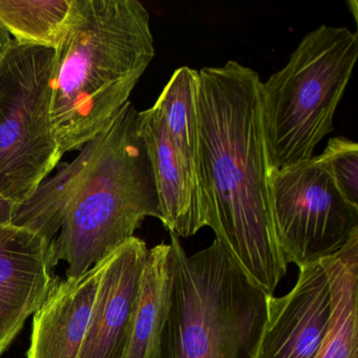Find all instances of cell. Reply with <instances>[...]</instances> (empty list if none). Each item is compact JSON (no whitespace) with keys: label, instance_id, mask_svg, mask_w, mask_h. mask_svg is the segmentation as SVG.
Returning a JSON list of instances; mask_svg holds the SVG:
<instances>
[{"label":"cell","instance_id":"cell-1","mask_svg":"<svg viewBox=\"0 0 358 358\" xmlns=\"http://www.w3.org/2000/svg\"><path fill=\"white\" fill-rule=\"evenodd\" d=\"M199 181L207 227L266 294L287 273L272 213L262 80L236 62L199 71Z\"/></svg>","mask_w":358,"mask_h":358},{"label":"cell","instance_id":"cell-19","mask_svg":"<svg viewBox=\"0 0 358 358\" xmlns=\"http://www.w3.org/2000/svg\"><path fill=\"white\" fill-rule=\"evenodd\" d=\"M11 41V36L8 34L7 31L0 26V56L3 55V52L6 51Z\"/></svg>","mask_w":358,"mask_h":358},{"label":"cell","instance_id":"cell-7","mask_svg":"<svg viewBox=\"0 0 358 358\" xmlns=\"http://www.w3.org/2000/svg\"><path fill=\"white\" fill-rule=\"evenodd\" d=\"M272 213L287 264L303 267L338 252L358 230V206L317 157L270 171Z\"/></svg>","mask_w":358,"mask_h":358},{"label":"cell","instance_id":"cell-8","mask_svg":"<svg viewBox=\"0 0 358 358\" xmlns=\"http://www.w3.org/2000/svg\"><path fill=\"white\" fill-rule=\"evenodd\" d=\"M52 244L27 228L0 224V356L55 282Z\"/></svg>","mask_w":358,"mask_h":358},{"label":"cell","instance_id":"cell-11","mask_svg":"<svg viewBox=\"0 0 358 358\" xmlns=\"http://www.w3.org/2000/svg\"><path fill=\"white\" fill-rule=\"evenodd\" d=\"M139 129L158 192L159 220L178 238L194 236L207 227L198 171L173 145L156 106L139 112Z\"/></svg>","mask_w":358,"mask_h":358},{"label":"cell","instance_id":"cell-14","mask_svg":"<svg viewBox=\"0 0 358 358\" xmlns=\"http://www.w3.org/2000/svg\"><path fill=\"white\" fill-rule=\"evenodd\" d=\"M171 282V247L161 243L148 251L125 358H158Z\"/></svg>","mask_w":358,"mask_h":358},{"label":"cell","instance_id":"cell-9","mask_svg":"<svg viewBox=\"0 0 358 358\" xmlns=\"http://www.w3.org/2000/svg\"><path fill=\"white\" fill-rule=\"evenodd\" d=\"M330 313V286L322 264L299 267L291 291L280 297L268 295L257 358H316Z\"/></svg>","mask_w":358,"mask_h":358},{"label":"cell","instance_id":"cell-10","mask_svg":"<svg viewBox=\"0 0 358 358\" xmlns=\"http://www.w3.org/2000/svg\"><path fill=\"white\" fill-rule=\"evenodd\" d=\"M148 251L129 238L108 257L79 358H125Z\"/></svg>","mask_w":358,"mask_h":358},{"label":"cell","instance_id":"cell-5","mask_svg":"<svg viewBox=\"0 0 358 358\" xmlns=\"http://www.w3.org/2000/svg\"><path fill=\"white\" fill-rule=\"evenodd\" d=\"M358 58V36L343 27L308 33L288 64L262 83L264 134L270 171L313 158L334 131L333 120Z\"/></svg>","mask_w":358,"mask_h":358},{"label":"cell","instance_id":"cell-15","mask_svg":"<svg viewBox=\"0 0 358 358\" xmlns=\"http://www.w3.org/2000/svg\"><path fill=\"white\" fill-rule=\"evenodd\" d=\"M199 71L182 66L175 71L155 106L164 121L173 145L190 161L199 173Z\"/></svg>","mask_w":358,"mask_h":358},{"label":"cell","instance_id":"cell-4","mask_svg":"<svg viewBox=\"0 0 358 358\" xmlns=\"http://www.w3.org/2000/svg\"><path fill=\"white\" fill-rule=\"evenodd\" d=\"M169 311L158 358H257L266 294L219 241L188 255L171 234Z\"/></svg>","mask_w":358,"mask_h":358},{"label":"cell","instance_id":"cell-18","mask_svg":"<svg viewBox=\"0 0 358 358\" xmlns=\"http://www.w3.org/2000/svg\"><path fill=\"white\" fill-rule=\"evenodd\" d=\"M16 207L0 194V224H11L15 215Z\"/></svg>","mask_w":358,"mask_h":358},{"label":"cell","instance_id":"cell-17","mask_svg":"<svg viewBox=\"0 0 358 358\" xmlns=\"http://www.w3.org/2000/svg\"><path fill=\"white\" fill-rule=\"evenodd\" d=\"M318 158L345 199L358 206V144L345 137L332 138Z\"/></svg>","mask_w":358,"mask_h":358},{"label":"cell","instance_id":"cell-16","mask_svg":"<svg viewBox=\"0 0 358 358\" xmlns=\"http://www.w3.org/2000/svg\"><path fill=\"white\" fill-rule=\"evenodd\" d=\"M73 0H0V26L20 45L56 50Z\"/></svg>","mask_w":358,"mask_h":358},{"label":"cell","instance_id":"cell-12","mask_svg":"<svg viewBox=\"0 0 358 358\" xmlns=\"http://www.w3.org/2000/svg\"><path fill=\"white\" fill-rule=\"evenodd\" d=\"M108 257L77 278H56L33 314L28 358H79Z\"/></svg>","mask_w":358,"mask_h":358},{"label":"cell","instance_id":"cell-6","mask_svg":"<svg viewBox=\"0 0 358 358\" xmlns=\"http://www.w3.org/2000/svg\"><path fill=\"white\" fill-rule=\"evenodd\" d=\"M54 58L13 39L0 56V194L16 209L64 157L51 117Z\"/></svg>","mask_w":358,"mask_h":358},{"label":"cell","instance_id":"cell-3","mask_svg":"<svg viewBox=\"0 0 358 358\" xmlns=\"http://www.w3.org/2000/svg\"><path fill=\"white\" fill-rule=\"evenodd\" d=\"M150 13L138 0H73L55 50L52 108L62 156L106 131L155 57Z\"/></svg>","mask_w":358,"mask_h":358},{"label":"cell","instance_id":"cell-2","mask_svg":"<svg viewBox=\"0 0 358 358\" xmlns=\"http://www.w3.org/2000/svg\"><path fill=\"white\" fill-rule=\"evenodd\" d=\"M148 217L160 219L158 192L131 101L73 162L16 209L12 224L52 244L54 267L80 276L129 238Z\"/></svg>","mask_w":358,"mask_h":358},{"label":"cell","instance_id":"cell-13","mask_svg":"<svg viewBox=\"0 0 358 358\" xmlns=\"http://www.w3.org/2000/svg\"><path fill=\"white\" fill-rule=\"evenodd\" d=\"M320 264L330 286L331 313L316 358H358V230Z\"/></svg>","mask_w":358,"mask_h":358}]
</instances>
